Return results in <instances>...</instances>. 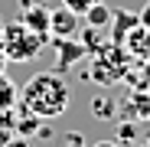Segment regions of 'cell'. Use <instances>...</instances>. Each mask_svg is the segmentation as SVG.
Masks as SVG:
<instances>
[{
	"instance_id": "obj_4",
	"label": "cell",
	"mask_w": 150,
	"mask_h": 147,
	"mask_svg": "<svg viewBox=\"0 0 150 147\" xmlns=\"http://www.w3.org/2000/svg\"><path fill=\"white\" fill-rule=\"evenodd\" d=\"M49 33H56L59 39L62 36H75L79 33V13L69 10L65 4L56 7V10H49Z\"/></svg>"
},
{
	"instance_id": "obj_16",
	"label": "cell",
	"mask_w": 150,
	"mask_h": 147,
	"mask_svg": "<svg viewBox=\"0 0 150 147\" xmlns=\"http://www.w3.org/2000/svg\"><path fill=\"white\" fill-rule=\"evenodd\" d=\"M4 147H30V137H23V134H16V131H13V134L7 137V144H4Z\"/></svg>"
},
{
	"instance_id": "obj_10",
	"label": "cell",
	"mask_w": 150,
	"mask_h": 147,
	"mask_svg": "<svg viewBox=\"0 0 150 147\" xmlns=\"http://www.w3.org/2000/svg\"><path fill=\"white\" fill-rule=\"evenodd\" d=\"M111 23H114V33H117V36L124 39V36H127V33H131V30L137 26V23H140V16H137V13H127V10H117Z\"/></svg>"
},
{
	"instance_id": "obj_9",
	"label": "cell",
	"mask_w": 150,
	"mask_h": 147,
	"mask_svg": "<svg viewBox=\"0 0 150 147\" xmlns=\"http://www.w3.org/2000/svg\"><path fill=\"white\" fill-rule=\"evenodd\" d=\"M20 102V88L13 79H7L4 72H0V108H13Z\"/></svg>"
},
{
	"instance_id": "obj_3",
	"label": "cell",
	"mask_w": 150,
	"mask_h": 147,
	"mask_svg": "<svg viewBox=\"0 0 150 147\" xmlns=\"http://www.w3.org/2000/svg\"><path fill=\"white\" fill-rule=\"evenodd\" d=\"M20 23L33 33L49 36V7H46V0H33V4L20 7Z\"/></svg>"
},
{
	"instance_id": "obj_15",
	"label": "cell",
	"mask_w": 150,
	"mask_h": 147,
	"mask_svg": "<svg viewBox=\"0 0 150 147\" xmlns=\"http://www.w3.org/2000/svg\"><path fill=\"white\" fill-rule=\"evenodd\" d=\"M62 4H65L69 10H75V13L82 16V13H85V10H88L91 4H101V0H62Z\"/></svg>"
},
{
	"instance_id": "obj_13",
	"label": "cell",
	"mask_w": 150,
	"mask_h": 147,
	"mask_svg": "<svg viewBox=\"0 0 150 147\" xmlns=\"http://www.w3.org/2000/svg\"><path fill=\"white\" fill-rule=\"evenodd\" d=\"M62 147H88V144H85L82 131H69V134H62Z\"/></svg>"
},
{
	"instance_id": "obj_12",
	"label": "cell",
	"mask_w": 150,
	"mask_h": 147,
	"mask_svg": "<svg viewBox=\"0 0 150 147\" xmlns=\"http://www.w3.org/2000/svg\"><path fill=\"white\" fill-rule=\"evenodd\" d=\"M114 137H117V144H131V141L137 137V128L131 124V121H121V124H117V134H114Z\"/></svg>"
},
{
	"instance_id": "obj_18",
	"label": "cell",
	"mask_w": 150,
	"mask_h": 147,
	"mask_svg": "<svg viewBox=\"0 0 150 147\" xmlns=\"http://www.w3.org/2000/svg\"><path fill=\"white\" fill-rule=\"evenodd\" d=\"M91 147H121L117 141H98V144H91Z\"/></svg>"
},
{
	"instance_id": "obj_14",
	"label": "cell",
	"mask_w": 150,
	"mask_h": 147,
	"mask_svg": "<svg viewBox=\"0 0 150 147\" xmlns=\"http://www.w3.org/2000/svg\"><path fill=\"white\" fill-rule=\"evenodd\" d=\"M79 33H82V39H79V43H82L85 49H98V30H95V26H88V30H79Z\"/></svg>"
},
{
	"instance_id": "obj_6",
	"label": "cell",
	"mask_w": 150,
	"mask_h": 147,
	"mask_svg": "<svg viewBox=\"0 0 150 147\" xmlns=\"http://www.w3.org/2000/svg\"><path fill=\"white\" fill-rule=\"evenodd\" d=\"M82 16H85V23H88V26H95V30H105L108 23L114 20V10H111V7L105 4V0H101V4H91V7H88Z\"/></svg>"
},
{
	"instance_id": "obj_19",
	"label": "cell",
	"mask_w": 150,
	"mask_h": 147,
	"mask_svg": "<svg viewBox=\"0 0 150 147\" xmlns=\"http://www.w3.org/2000/svg\"><path fill=\"white\" fill-rule=\"evenodd\" d=\"M4 65H7V56H4V46H0V72H4Z\"/></svg>"
},
{
	"instance_id": "obj_8",
	"label": "cell",
	"mask_w": 150,
	"mask_h": 147,
	"mask_svg": "<svg viewBox=\"0 0 150 147\" xmlns=\"http://www.w3.org/2000/svg\"><path fill=\"white\" fill-rule=\"evenodd\" d=\"M39 124H42V121H39L33 111L20 108V111H16V124H13V131H16V134H23V137H33V134L39 131Z\"/></svg>"
},
{
	"instance_id": "obj_1",
	"label": "cell",
	"mask_w": 150,
	"mask_h": 147,
	"mask_svg": "<svg viewBox=\"0 0 150 147\" xmlns=\"http://www.w3.org/2000/svg\"><path fill=\"white\" fill-rule=\"evenodd\" d=\"M20 108L33 111L39 121H52L69 108V88L59 72H36L20 88Z\"/></svg>"
},
{
	"instance_id": "obj_7",
	"label": "cell",
	"mask_w": 150,
	"mask_h": 147,
	"mask_svg": "<svg viewBox=\"0 0 150 147\" xmlns=\"http://www.w3.org/2000/svg\"><path fill=\"white\" fill-rule=\"evenodd\" d=\"M124 43H127V49H131L134 56H150V30H144L140 23L124 36Z\"/></svg>"
},
{
	"instance_id": "obj_11",
	"label": "cell",
	"mask_w": 150,
	"mask_h": 147,
	"mask_svg": "<svg viewBox=\"0 0 150 147\" xmlns=\"http://www.w3.org/2000/svg\"><path fill=\"white\" fill-rule=\"evenodd\" d=\"M91 111H95L98 121H108V118L114 114V102H111V98H95V102H91Z\"/></svg>"
},
{
	"instance_id": "obj_21",
	"label": "cell",
	"mask_w": 150,
	"mask_h": 147,
	"mask_svg": "<svg viewBox=\"0 0 150 147\" xmlns=\"http://www.w3.org/2000/svg\"><path fill=\"white\" fill-rule=\"evenodd\" d=\"M147 147H150V144H147Z\"/></svg>"
},
{
	"instance_id": "obj_17",
	"label": "cell",
	"mask_w": 150,
	"mask_h": 147,
	"mask_svg": "<svg viewBox=\"0 0 150 147\" xmlns=\"http://www.w3.org/2000/svg\"><path fill=\"white\" fill-rule=\"evenodd\" d=\"M137 16H140V26H150V7H147L144 13H137Z\"/></svg>"
},
{
	"instance_id": "obj_20",
	"label": "cell",
	"mask_w": 150,
	"mask_h": 147,
	"mask_svg": "<svg viewBox=\"0 0 150 147\" xmlns=\"http://www.w3.org/2000/svg\"><path fill=\"white\" fill-rule=\"evenodd\" d=\"M137 147H144V144H137Z\"/></svg>"
},
{
	"instance_id": "obj_5",
	"label": "cell",
	"mask_w": 150,
	"mask_h": 147,
	"mask_svg": "<svg viewBox=\"0 0 150 147\" xmlns=\"http://www.w3.org/2000/svg\"><path fill=\"white\" fill-rule=\"evenodd\" d=\"M52 43H56V53H59V65H75L79 59H85V53H88L75 36H62V39L56 36Z\"/></svg>"
},
{
	"instance_id": "obj_2",
	"label": "cell",
	"mask_w": 150,
	"mask_h": 147,
	"mask_svg": "<svg viewBox=\"0 0 150 147\" xmlns=\"http://www.w3.org/2000/svg\"><path fill=\"white\" fill-rule=\"evenodd\" d=\"M49 43V36L26 30L23 23H4V33H0V46H4V56L7 62H30L36 59V53Z\"/></svg>"
}]
</instances>
